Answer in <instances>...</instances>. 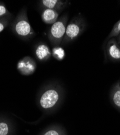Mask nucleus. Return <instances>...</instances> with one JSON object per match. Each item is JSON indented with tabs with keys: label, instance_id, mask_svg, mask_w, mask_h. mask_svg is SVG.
<instances>
[{
	"label": "nucleus",
	"instance_id": "nucleus-2",
	"mask_svg": "<svg viewBox=\"0 0 120 135\" xmlns=\"http://www.w3.org/2000/svg\"><path fill=\"white\" fill-rule=\"evenodd\" d=\"M66 27L63 22L59 21L54 23L50 29V35L55 42H61L65 33Z\"/></svg>",
	"mask_w": 120,
	"mask_h": 135
},
{
	"label": "nucleus",
	"instance_id": "nucleus-14",
	"mask_svg": "<svg viewBox=\"0 0 120 135\" xmlns=\"http://www.w3.org/2000/svg\"><path fill=\"white\" fill-rule=\"evenodd\" d=\"M6 13V9L3 6H0V16H2Z\"/></svg>",
	"mask_w": 120,
	"mask_h": 135
},
{
	"label": "nucleus",
	"instance_id": "nucleus-5",
	"mask_svg": "<svg viewBox=\"0 0 120 135\" xmlns=\"http://www.w3.org/2000/svg\"><path fill=\"white\" fill-rule=\"evenodd\" d=\"M58 16L59 14L56 11L50 9H46L42 15L43 21L47 24H54L56 22Z\"/></svg>",
	"mask_w": 120,
	"mask_h": 135
},
{
	"label": "nucleus",
	"instance_id": "nucleus-8",
	"mask_svg": "<svg viewBox=\"0 0 120 135\" xmlns=\"http://www.w3.org/2000/svg\"><path fill=\"white\" fill-rule=\"evenodd\" d=\"M42 2L43 5L47 8V9L53 10L57 7H61L63 4V3L61 2V1H57V0H43Z\"/></svg>",
	"mask_w": 120,
	"mask_h": 135
},
{
	"label": "nucleus",
	"instance_id": "nucleus-7",
	"mask_svg": "<svg viewBox=\"0 0 120 135\" xmlns=\"http://www.w3.org/2000/svg\"><path fill=\"white\" fill-rule=\"evenodd\" d=\"M36 55L39 59L43 60L48 58L50 55L49 48L45 44L40 45L36 50Z\"/></svg>",
	"mask_w": 120,
	"mask_h": 135
},
{
	"label": "nucleus",
	"instance_id": "nucleus-1",
	"mask_svg": "<svg viewBox=\"0 0 120 135\" xmlns=\"http://www.w3.org/2000/svg\"><path fill=\"white\" fill-rule=\"evenodd\" d=\"M59 98L57 92L53 89L46 91L42 95L40 99V104L43 108L49 109L55 105Z\"/></svg>",
	"mask_w": 120,
	"mask_h": 135
},
{
	"label": "nucleus",
	"instance_id": "nucleus-4",
	"mask_svg": "<svg viewBox=\"0 0 120 135\" xmlns=\"http://www.w3.org/2000/svg\"><path fill=\"white\" fill-rule=\"evenodd\" d=\"M82 31V27L77 23L72 22L69 24L66 27L65 36L66 39L68 40H73L78 37Z\"/></svg>",
	"mask_w": 120,
	"mask_h": 135
},
{
	"label": "nucleus",
	"instance_id": "nucleus-10",
	"mask_svg": "<svg viewBox=\"0 0 120 135\" xmlns=\"http://www.w3.org/2000/svg\"><path fill=\"white\" fill-rule=\"evenodd\" d=\"M53 54L55 57L59 60H62L65 56L64 50L62 48H55L53 49Z\"/></svg>",
	"mask_w": 120,
	"mask_h": 135
},
{
	"label": "nucleus",
	"instance_id": "nucleus-12",
	"mask_svg": "<svg viewBox=\"0 0 120 135\" xmlns=\"http://www.w3.org/2000/svg\"><path fill=\"white\" fill-rule=\"evenodd\" d=\"M8 132V127L6 123H0V135H7Z\"/></svg>",
	"mask_w": 120,
	"mask_h": 135
},
{
	"label": "nucleus",
	"instance_id": "nucleus-3",
	"mask_svg": "<svg viewBox=\"0 0 120 135\" xmlns=\"http://www.w3.org/2000/svg\"><path fill=\"white\" fill-rule=\"evenodd\" d=\"M106 51L107 56L112 60H120V48L114 38L109 40L106 46Z\"/></svg>",
	"mask_w": 120,
	"mask_h": 135
},
{
	"label": "nucleus",
	"instance_id": "nucleus-13",
	"mask_svg": "<svg viewBox=\"0 0 120 135\" xmlns=\"http://www.w3.org/2000/svg\"><path fill=\"white\" fill-rule=\"evenodd\" d=\"M45 135H59L58 132L55 130H50L47 131Z\"/></svg>",
	"mask_w": 120,
	"mask_h": 135
},
{
	"label": "nucleus",
	"instance_id": "nucleus-6",
	"mask_svg": "<svg viewBox=\"0 0 120 135\" xmlns=\"http://www.w3.org/2000/svg\"><path fill=\"white\" fill-rule=\"evenodd\" d=\"M15 30L19 35L26 36L30 33L31 27L28 22L25 20H21L16 24Z\"/></svg>",
	"mask_w": 120,
	"mask_h": 135
},
{
	"label": "nucleus",
	"instance_id": "nucleus-15",
	"mask_svg": "<svg viewBox=\"0 0 120 135\" xmlns=\"http://www.w3.org/2000/svg\"><path fill=\"white\" fill-rule=\"evenodd\" d=\"M4 29V26L2 23H0V32H1Z\"/></svg>",
	"mask_w": 120,
	"mask_h": 135
},
{
	"label": "nucleus",
	"instance_id": "nucleus-9",
	"mask_svg": "<svg viewBox=\"0 0 120 135\" xmlns=\"http://www.w3.org/2000/svg\"><path fill=\"white\" fill-rule=\"evenodd\" d=\"M120 34V20H119L114 25L112 30L111 31L109 35L107 37V40H109L113 37L118 36Z\"/></svg>",
	"mask_w": 120,
	"mask_h": 135
},
{
	"label": "nucleus",
	"instance_id": "nucleus-11",
	"mask_svg": "<svg viewBox=\"0 0 120 135\" xmlns=\"http://www.w3.org/2000/svg\"><path fill=\"white\" fill-rule=\"evenodd\" d=\"M113 100L115 105L116 107L120 108V89H117L114 92Z\"/></svg>",
	"mask_w": 120,
	"mask_h": 135
}]
</instances>
